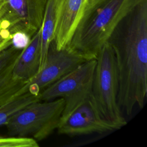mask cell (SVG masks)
Instances as JSON below:
<instances>
[{
  "instance_id": "cell-1",
  "label": "cell",
  "mask_w": 147,
  "mask_h": 147,
  "mask_svg": "<svg viewBox=\"0 0 147 147\" xmlns=\"http://www.w3.org/2000/svg\"><path fill=\"white\" fill-rule=\"evenodd\" d=\"M108 41L118 70V105L130 115L136 106L144 107L147 94V1L121 22Z\"/></svg>"
},
{
  "instance_id": "cell-2",
  "label": "cell",
  "mask_w": 147,
  "mask_h": 147,
  "mask_svg": "<svg viewBox=\"0 0 147 147\" xmlns=\"http://www.w3.org/2000/svg\"><path fill=\"white\" fill-rule=\"evenodd\" d=\"M147 0H87L68 45L86 60L96 59L121 22Z\"/></svg>"
},
{
  "instance_id": "cell-3",
  "label": "cell",
  "mask_w": 147,
  "mask_h": 147,
  "mask_svg": "<svg viewBox=\"0 0 147 147\" xmlns=\"http://www.w3.org/2000/svg\"><path fill=\"white\" fill-rule=\"evenodd\" d=\"M91 96L101 114L121 128L127 122L118 103L119 80L114 51L107 41L96 57Z\"/></svg>"
},
{
  "instance_id": "cell-4",
  "label": "cell",
  "mask_w": 147,
  "mask_h": 147,
  "mask_svg": "<svg viewBox=\"0 0 147 147\" xmlns=\"http://www.w3.org/2000/svg\"><path fill=\"white\" fill-rule=\"evenodd\" d=\"M64 105L60 98L33 102L16 113L5 125L11 136L43 140L57 129Z\"/></svg>"
},
{
  "instance_id": "cell-5",
  "label": "cell",
  "mask_w": 147,
  "mask_h": 147,
  "mask_svg": "<svg viewBox=\"0 0 147 147\" xmlns=\"http://www.w3.org/2000/svg\"><path fill=\"white\" fill-rule=\"evenodd\" d=\"M96 62V59L85 61L39 93V100L64 99L60 122L91 95Z\"/></svg>"
},
{
  "instance_id": "cell-6",
  "label": "cell",
  "mask_w": 147,
  "mask_h": 147,
  "mask_svg": "<svg viewBox=\"0 0 147 147\" xmlns=\"http://www.w3.org/2000/svg\"><path fill=\"white\" fill-rule=\"evenodd\" d=\"M84 57L67 46L57 49L53 40L49 45L44 64L38 72L28 81V91L38 95L86 61Z\"/></svg>"
},
{
  "instance_id": "cell-7",
  "label": "cell",
  "mask_w": 147,
  "mask_h": 147,
  "mask_svg": "<svg viewBox=\"0 0 147 147\" xmlns=\"http://www.w3.org/2000/svg\"><path fill=\"white\" fill-rule=\"evenodd\" d=\"M120 129L101 114L91 95L60 122L57 130L60 134L76 136L106 133Z\"/></svg>"
},
{
  "instance_id": "cell-8",
  "label": "cell",
  "mask_w": 147,
  "mask_h": 147,
  "mask_svg": "<svg viewBox=\"0 0 147 147\" xmlns=\"http://www.w3.org/2000/svg\"><path fill=\"white\" fill-rule=\"evenodd\" d=\"M87 0H59L53 41L57 49L67 47L82 17Z\"/></svg>"
},
{
  "instance_id": "cell-9",
  "label": "cell",
  "mask_w": 147,
  "mask_h": 147,
  "mask_svg": "<svg viewBox=\"0 0 147 147\" xmlns=\"http://www.w3.org/2000/svg\"><path fill=\"white\" fill-rule=\"evenodd\" d=\"M41 56V34L38 29L17 59L13 68V76L21 80H30L40 70Z\"/></svg>"
},
{
  "instance_id": "cell-10",
  "label": "cell",
  "mask_w": 147,
  "mask_h": 147,
  "mask_svg": "<svg viewBox=\"0 0 147 147\" xmlns=\"http://www.w3.org/2000/svg\"><path fill=\"white\" fill-rule=\"evenodd\" d=\"M0 28L11 34L24 30L33 36L28 27L26 0H0Z\"/></svg>"
},
{
  "instance_id": "cell-11",
  "label": "cell",
  "mask_w": 147,
  "mask_h": 147,
  "mask_svg": "<svg viewBox=\"0 0 147 147\" xmlns=\"http://www.w3.org/2000/svg\"><path fill=\"white\" fill-rule=\"evenodd\" d=\"M59 0H48L40 29L41 56L40 70L43 66L50 44L54 39L56 18ZM39 70V71H40Z\"/></svg>"
},
{
  "instance_id": "cell-12",
  "label": "cell",
  "mask_w": 147,
  "mask_h": 147,
  "mask_svg": "<svg viewBox=\"0 0 147 147\" xmlns=\"http://www.w3.org/2000/svg\"><path fill=\"white\" fill-rule=\"evenodd\" d=\"M12 71L0 80V106L28 91V81L14 78Z\"/></svg>"
},
{
  "instance_id": "cell-13",
  "label": "cell",
  "mask_w": 147,
  "mask_h": 147,
  "mask_svg": "<svg viewBox=\"0 0 147 147\" xmlns=\"http://www.w3.org/2000/svg\"><path fill=\"white\" fill-rule=\"evenodd\" d=\"M37 100H39L38 95L28 91L1 105L0 106V126L6 125L19 110Z\"/></svg>"
},
{
  "instance_id": "cell-14",
  "label": "cell",
  "mask_w": 147,
  "mask_h": 147,
  "mask_svg": "<svg viewBox=\"0 0 147 147\" xmlns=\"http://www.w3.org/2000/svg\"><path fill=\"white\" fill-rule=\"evenodd\" d=\"M47 1L26 0L28 27L33 34L41 27Z\"/></svg>"
},
{
  "instance_id": "cell-15",
  "label": "cell",
  "mask_w": 147,
  "mask_h": 147,
  "mask_svg": "<svg viewBox=\"0 0 147 147\" xmlns=\"http://www.w3.org/2000/svg\"><path fill=\"white\" fill-rule=\"evenodd\" d=\"M21 51L22 49H16L11 45L0 52V80L13 69Z\"/></svg>"
},
{
  "instance_id": "cell-16",
  "label": "cell",
  "mask_w": 147,
  "mask_h": 147,
  "mask_svg": "<svg viewBox=\"0 0 147 147\" xmlns=\"http://www.w3.org/2000/svg\"><path fill=\"white\" fill-rule=\"evenodd\" d=\"M37 141L33 138L26 137H1L0 147H38Z\"/></svg>"
},
{
  "instance_id": "cell-17",
  "label": "cell",
  "mask_w": 147,
  "mask_h": 147,
  "mask_svg": "<svg viewBox=\"0 0 147 147\" xmlns=\"http://www.w3.org/2000/svg\"><path fill=\"white\" fill-rule=\"evenodd\" d=\"M32 35L24 30H17L11 34V45L16 49H24L30 42Z\"/></svg>"
},
{
  "instance_id": "cell-18",
  "label": "cell",
  "mask_w": 147,
  "mask_h": 147,
  "mask_svg": "<svg viewBox=\"0 0 147 147\" xmlns=\"http://www.w3.org/2000/svg\"><path fill=\"white\" fill-rule=\"evenodd\" d=\"M11 45V36L2 40L1 42H0V52H1L2 51L5 49L6 48H8Z\"/></svg>"
},
{
  "instance_id": "cell-19",
  "label": "cell",
  "mask_w": 147,
  "mask_h": 147,
  "mask_svg": "<svg viewBox=\"0 0 147 147\" xmlns=\"http://www.w3.org/2000/svg\"><path fill=\"white\" fill-rule=\"evenodd\" d=\"M10 36H11V34L9 32L2 30L0 28V42H1L4 39L7 37H9Z\"/></svg>"
}]
</instances>
